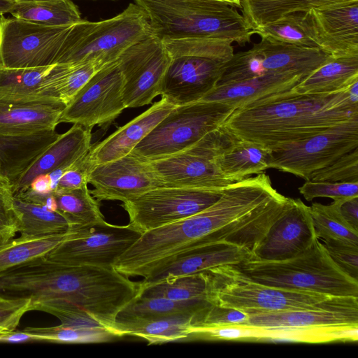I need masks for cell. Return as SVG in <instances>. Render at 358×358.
Segmentation results:
<instances>
[{
    "instance_id": "cell-42",
    "label": "cell",
    "mask_w": 358,
    "mask_h": 358,
    "mask_svg": "<svg viewBox=\"0 0 358 358\" xmlns=\"http://www.w3.org/2000/svg\"><path fill=\"white\" fill-rule=\"evenodd\" d=\"M254 31L261 38H268L299 47L319 49L300 22L297 12L289 13Z\"/></svg>"
},
{
    "instance_id": "cell-15",
    "label": "cell",
    "mask_w": 358,
    "mask_h": 358,
    "mask_svg": "<svg viewBox=\"0 0 358 358\" xmlns=\"http://www.w3.org/2000/svg\"><path fill=\"white\" fill-rule=\"evenodd\" d=\"M171 59L162 41L155 34L134 43L120 55L117 63L123 78L126 108L150 104L160 95Z\"/></svg>"
},
{
    "instance_id": "cell-26",
    "label": "cell",
    "mask_w": 358,
    "mask_h": 358,
    "mask_svg": "<svg viewBox=\"0 0 358 358\" xmlns=\"http://www.w3.org/2000/svg\"><path fill=\"white\" fill-rule=\"evenodd\" d=\"M66 106L59 101H0V136H27L55 131Z\"/></svg>"
},
{
    "instance_id": "cell-53",
    "label": "cell",
    "mask_w": 358,
    "mask_h": 358,
    "mask_svg": "<svg viewBox=\"0 0 358 358\" xmlns=\"http://www.w3.org/2000/svg\"><path fill=\"white\" fill-rule=\"evenodd\" d=\"M34 341H43L42 338L34 334L22 331H13L0 334V343H20Z\"/></svg>"
},
{
    "instance_id": "cell-23",
    "label": "cell",
    "mask_w": 358,
    "mask_h": 358,
    "mask_svg": "<svg viewBox=\"0 0 358 358\" xmlns=\"http://www.w3.org/2000/svg\"><path fill=\"white\" fill-rule=\"evenodd\" d=\"M175 107L162 98L102 141L92 145L88 152L91 164L106 163L130 153Z\"/></svg>"
},
{
    "instance_id": "cell-34",
    "label": "cell",
    "mask_w": 358,
    "mask_h": 358,
    "mask_svg": "<svg viewBox=\"0 0 358 358\" xmlns=\"http://www.w3.org/2000/svg\"><path fill=\"white\" fill-rule=\"evenodd\" d=\"M197 313L178 314L141 322L121 328L115 334L118 337H138L149 345L187 341L189 329L193 326Z\"/></svg>"
},
{
    "instance_id": "cell-35",
    "label": "cell",
    "mask_w": 358,
    "mask_h": 358,
    "mask_svg": "<svg viewBox=\"0 0 358 358\" xmlns=\"http://www.w3.org/2000/svg\"><path fill=\"white\" fill-rule=\"evenodd\" d=\"M108 64L97 61L54 64L48 81V96L67 105L97 71Z\"/></svg>"
},
{
    "instance_id": "cell-55",
    "label": "cell",
    "mask_w": 358,
    "mask_h": 358,
    "mask_svg": "<svg viewBox=\"0 0 358 358\" xmlns=\"http://www.w3.org/2000/svg\"><path fill=\"white\" fill-rule=\"evenodd\" d=\"M241 8V0H215Z\"/></svg>"
},
{
    "instance_id": "cell-9",
    "label": "cell",
    "mask_w": 358,
    "mask_h": 358,
    "mask_svg": "<svg viewBox=\"0 0 358 358\" xmlns=\"http://www.w3.org/2000/svg\"><path fill=\"white\" fill-rule=\"evenodd\" d=\"M234 110L214 101L176 106L131 152L152 160L182 151L221 127Z\"/></svg>"
},
{
    "instance_id": "cell-32",
    "label": "cell",
    "mask_w": 358,
    "mask_h": 358,
    "mask_svg": "<svg viewBox=\"0 0 358 358\" xmlns=\"http://www.w3.org/2000/svg\"><path fill=\"white\" fill-rule=\"evenodd\" d=\"M358 0H241L242 15L252 30L296 12L337 6Z\"/></svg>"
},
{
    "instance_id": "cell-40",
    "label": "cell",
    "mask_w": 358,
    "mask_h": 358,
    "mask_svg": "<svg viewBox=\"0 0 358 358\" xmlns=\"http://www.w3.org/2000/svg\"><path fill=\"white\" fill-rule=\"evenodd\" d=\"M308 207L318 239L358 245V231L343 218L335 201L329 205L315 202Z\"/></svg>"
},
{
    "instance_id": "cell-4",
    "label": "cell",
    "mask_w": 358,
    "mask_h": 358,
    "mask_svg": "<svg viewBox=\"0 0 358 358\" xmlns=\"http://www.w3.org/2000/svg\"><path fill=\"white\" fill-rule=\"evenodd\" d=\"M162 41L208 39L244 45L255 34L236 7L215 0H134Z\"/></svg>"
},
{
    "instance_id": "cell-8",
    "label": "cell",
    "mask_w": 358,
    "mask_h": 358,
    "mask_svg": "<svg viewBox=\"0 0 358 358\" xmlns=\"http://www.w3.org/2000/svg\"><path fill=\"white\" fill-rule=\"evenodd\" d=\"M236 139L222 125L182 151L146 161L159 187L222 190L235 182L222 173L216 157Z\"/></svg>"
},
{
    "instance_id": "cell-38",
    "label": "cell",
    "mask_w": 358,
    "mask_h": 358,
    "mask_svg": "<svg viewBox=\"0 0 358 358\" xmlns=\"http://www.w3.org/2000/svg\"><path fill=\"white\" fill-rule=\"evenodd\" d=\"M52 194L57 210L66 217L71 227L106 221L99 201L92 195L87 185L73 189L55 190Z\"/></svg>"
},
{
    "instance_id": "cell-13",
    "label": "cell",
    "mask_w": 358,
    "mask_h": 358,
    "mask_svg": "<svg viewBox=\"0 0 358 358\" xmlns=\"http://www.w3.org/2000/svg\"><path fill=\"white\" fill-rule=\"evenodd\" d=\"M71 25L48 26L0 16V68L56 64Z\"/></svg>"
},
{
    "instance_id": "cell-49",
    "label": "cell",
    "mask_w": 358,
    "mask_h": 358,
    "mask_svg": "<svg viewBox=\"0 0 358 358\" xmlns=\"http://www.w3.org/2000/svg\"><path fill=\"white\" fill-rule=\"evenodd\" d=\"M17 213L11 185L0 181V233L12 238L17 233Z\"/></svg>"
},
{
    "instance_id": "cell-46",
    "label": "cell",
    "mask_w": 358,
    "mask_h": 358,
    "mask_svg": "<svg viewBox=\"0 0 358 358\" xmlns=\"http://www.w3.org/2000/svg\"><path fill=\"white\" fill-rule=\"evenodd\" d=\"M249 315L241 310L210 304L196 315L192 327H216L243 324Z\"/></svg>"
},
{
    "instance_id": "cell-54",
    "label": "cell",
    "mask_w": 358,
    "mask_h": 358,
    "mask_svg": "<svg viewBox=\"0 0 358 358\" xmlns=\"http://www.w3.org/2000/svg\"><path fill=\"white\" fill-rule=\"evenodd\" d=\"M15 3V0H0V16L10 13Z\"/></svg>"
},
{
    "instance_id": "cell-6",
    "label": "cell",
    "mask_w": 358,
    "mask_h": 358,
    "mask_svg": "<svg viewBox=\"0 0 358 358\" xmlns=\"http://www.w3.org/2000/svg\"><path fill=\"white\" fill-rule=\"evenodd\" d=\"M154 34L148 18L136 3L110 19L86 20L71 25L56 64L113 63L129 47Z\"/></svg>"
},
{
    "instance_id": "cell-14",
    "label": "cell",
    "mask_w": 358,
    "mask_h": 358,
    "mask_svg": "<svg viewBox=\"0 0 358 358\" xmlns=\"http://www.w3.org/2000/svg\"><path fill=\"white\" fill-rule=\"evenodd\" d=\"M222 190L157 187L123 202L129 224L142 234L194 215L217 201Z\"/></svg>"
},
{
    "instance_id": "cell-27",
    "label": "cell",
    "mask_w": 358,
    "mask_h": 358,
    "mask_svg": "<svg viewBox=\"0 0 358 358\" xmlns=\"http://www.w3.org/2000/svg\"><path fill=\"white\" fill-rule=\"evenodd\" d=\"M59 136L55 131L27 136H0V181L13 185Z\"/></svg>"
},
{
    "instance_id": "cell-3",
    "label": "cell",
    "mask_w": 358,
    "mask_h": 358,
    "mask_svg": "<svg viewBox=\"0 0 358 358\" xmlns=\"http://www.w3.org/2000/svg\"><path fill=\"white\" fill-rule=\"evenodd\" d=\"M240 219L237 203L223 194L194 215L143 232L113 268L129 278L145 279L192 249L215 243H233L238 236Z\"/></svg>"
},
{
    "instance_id": "cell-33",
    "label": "cell",
    "mask_w": 358,
    "mask_h": 358,
    "mask_svg": "<svg viewBox=\"0 0 358 358\" xmlns=\"http://www.w3.org/2000/svg\"><path fill=\"white\" fill-rule=\"evenodd\" d=\"M10 13L17 19L54 27L68 26L83 20L71 0H15Z\"/></svg>"
},
{
    "instance_id": "cell-10",
    "label": "cell",
    "mask_w": 358,
    "mask_h": 358,
    "mask_svg": "<svg viewBox=\"0 0 358 358\" xmlns=\"http://www.w3.org/2000/svg\"><path fill=\"white\" fill-rule=\"evenodd\" d=\"M261 38L251 49L234 53L226 63L217 85L287 72L306 77L333 58L320 49L299 47L268 38Z\"/></svg>"
},
{
    "instance_id": "cell-11",
    "label": "cell",
    "mask_w": 358,
    "mask_h": 358,
    "mask_svg": "<svg viewBox=\"0 0 358 358\" xmlns=\"http://www.w3.org/2000/svg\"><path fill=\"white\" fill-rule=\"evenodd\" d=\"M141 234L129 223L116 225L105 221L71 227L65 238L45 257L68 265L113 268Z\"/></svg>"
},
{
    "instance_id": "cell-5",
    "label": "cell",
    "mask_w": 358,
    "mask_h": 358,
    "mask_svg": "<svg viewBox=\"0 0 358 358\" xmlns=\"http://www.w3.org/2000/svg\"><path fill=\"white\" fill-rule=\"evenodd\" d=\"M234 266L246 277L271 287L329 296H358V280L336 265L318 238L305 252L291 259H251Z\"/></svg>"
},
{
    "instance_id": "cell-41",
    "label": "cell",
    "mask_w": 358,
    "mask_h": 358,
    "mask_svg": "<svg viewBox=\"0 0 358 358\" xmlns=\"http://www.w3.org/2000/svg\"><path fill=\"white\" fill-rule=\"evenodd\" d=\"M23 330L40 336L43 341L58 343H101L118 338L102 327L64 324L54 327H29Z\"/></svg>"
},
{
    "instance_id": "cell-1",
    "label": "cell",
    "mask_w": 358,
    "mask_h": 358,
    "mask_svg": "<svg viewBox=\"0 0 358 358\" xmlns=\"http://www.w3.org/2000/svg\"><path fill=\"white\" fill-rule=\"evenodd\" d=\"M0 293L30 299L31 305L47 302L64 316L107 327L124 304L126 286L114 268L68 265L45 255L1 275Z\"/></svg>"
},
{
    "instance_id": "cell-19",
    "label": "cell",
    "mask_w": 358,
    "mask_h": 358,
    "mask_svg": "<svg viewBox=\"0 0 358 358\" xmlns=\"http://www.w3.org/2000/svg\"><path fill=\"white\" fill-rule=\"evenodd\" d=\"M228 61L194 55L172 57L160 95L175 106L199 101L220 80Z\"/></svg>"
},
{
    "instance_id": "cell-30",
    "label": "cell",
    "mask_w": 358,
    "mask_h": 358,
    "mask_svg": "<svg viewBox=\"0 0 358 358\" xmlns=\"http://www.w3.org/2000/svg\"><path fill=\"white\" fill-rule=\"evenodd\" d=\"M53 65L36 68H0V101H57L47 96L48 79Z\"/></svg>"
},
{
    "instance_id": "cell-12",
    "label": "cell",
    "mask_w": 358,
    "mask_h": 358,
    "mask_svg": "<svg viewBox=\"0 0 358 358\" xmlns=\"http://www.w3.org/2000/svg\"><path fill=\"white\" fill-rule=\"evenodd\" d=\"M358 148V118L329 127L304 139L272 148L269 168L306 180Z\"/></svg>"
},
{
    "instance_id": "cell-16",
    "label": "cell",
    "mask_w": 358,
    "mask_h": 358,
    "mask_svg": "<svg viewBox=\"0 0 358 358\" xmlns=\"http://www.w3.org/2000/svg\"><path fill=\"white\" fill-rule=\"evenodd\" d=\"M122 88L123 78L115 61L97 71L79 90L64 108L60 123L92 129L110 124L127 108Z\"/></svg>"
},
{
    "instance_id": "cell-36",
    "label": "cell",
    "mask_w": 358,
    "mask_h": 358,
    "mask_svg": "<svg viewBox=\"0 0 358 358\" xmlns=\"http://www.w3.org/2000/svg\"><path fill=\"white\" fill-rule=\"evenodd\" d=\"M17 232L22 236H43L66 233L71 225L57 210L14 196Z\"/></svg>"
},
{
    "instance_id": "cell-29",
    "label": "cell",
    "mask_w": 358,
    "mask_h": 358,
    "mask_svg": "<svg viewBox=\"0 0 358 358\" xmlns=\"http://www.w3.org/2000/svg\"><path fill=\"white\" fill-rule=\"evenodd\" d=\"M272 150L255 141L236 139L216 157L222 173L232 182H238L269 169Z\"/></svg>"
},
{
    "instance_id": "cell-51",
    "label": "cell",
    "mask_w": 358,
    "mask_h": 358,
    "mask_svg": "<svg viewBox=\"0 0 358 358\" xmlns=\"http://www.w3.org/2000/svg\"><path fill=\"white\" fill-rule=\"evenodd\" d=\"M343 218L358 231V196L334 200Z\"/></svg>"
},
{
    "instance_id": "cell-50",
    "label": "cell",
    "mask_w": 358,
    "mask_h": 358,
    "mask_svg": "<svg viewBox=\"0 0 358 358\" xmlns=\"http://www.w3.org/2000/svg\"><path fill=\"white\" fill-rule=\"evenodd\" d=\"M88 152L63 173L55 190L73 189L88 185V173L92 166L89 159Z\"/></svg>"
},
{
    "instance_id": "cell-21",
    "label": "cell",
    "mask_w": 358,
    "mask_h": 358,
    "mask_svg": "<svg viewBox=\"0 0 358 358\" xmlns=\"http://www.w3.org/2000/svg\"><path fill=\"white\" fill-rule=\"evenodd\" d=\"M243 324L265 328L358 327V296H329L308 309L255 313Z\"/></svg>"
},
{
    "instance_id": "cell-22",
    "label": "cell",
    "mask_w": 358,
    "mask_h": 358,
    "mask_svg": "<svg viewBox=\"0 0 358 358\" xmlns=\"http://www.w3.org/2000/svg\"><path fill=\"white\" fill-rule=\"evenodd\" d=\"M305 78L294 72L264 75L217 85L200 101L225 103L235 110L255 107L293 95L292 89Z\"/></svg>"
},
{
    "instance_id": "cell-47",
    "label": "cell",
    "mask_w": 358,
    "mask_h": 358,
    "mask_svg": "<svg viewBox=\"0 0 358 358\" xmlns=\"http://www.w3.org/2000/svg\"><path fill=\"white\" fill-rule=\"evenodd\" d=\"M322 244L336 265L358 280V245L336 241H322Z\"/></svg>"
},
{
    "instance_id": "cell-56",
    "label": "cell",
    "mask_w": 358,
    "mask_h": 358,
    "mask_svg": "<svg viewBox=\"0 0 358 358\" xmlns=\"http://www.w3.org/2000/svg\"><path fill=\"white\" fill-rule=\"evenodd\" d=\"M9 239H10V238H8V236H6V235L0 233V243H2Z\"/></svg>"
},
{
    "instance_id": "cell-31",
    "label": "cell",
    "mask_w": 358,
    "mask_h": 358,
    "mask_svg": "<svg viewBox=\"0 0 358 358\" xmlns=\"http://www.w3.org/2000/svg\"><path fill=\"white\" fill-rule=\"evenodd\" d=\"M358 80V55L332 58L303 78L292 91L299 94H330Z\"/></svg>"
},
{
    "instance_id": "cell-39",
    "label": "cell",
    "mask_w": 358,
    "mask_h": 358,
    "mask_svg": "<svg viewBox=\"0 0 358 358\" xmlns=\"http://www.w3.org/2000/svg\"><path fill=\"white\" fill-rule=\"evenodd\" d=\"M206 287L207 273L203 271L151 284H145L141 281L139 296L165 298L174 301L206 299Z\"/></svg>"
},
{
    "instance_id": "cell-44",
    "label": "cell",
    "mask_w": 358,
    "mask_h": 358,
    "mask_svg": "<svg viewBox=\"0 0 358 358\" xmlns=\"http://www.w3.org/2000/svg\"><path fill=\"white\" fill-rule=\"evenodd\" d=\"M309 180L332 182H358V148L343 155L310 177Z\"/></svg>"
},
{
    "instance_id": "cell-28",
    "label": "cell",
    "mask_w": 358,
    "mask_h": 358,
    "mask_svg": "<svg viewBox=\"0 0 358 358\" xmlns=\"http://www.w3.org/2000/svg\"><path fill=\"white\" fill-rule=\"evenodd\" d=\"M210 304L205 299L174 301L165 298L138 296L117 314L113 333L115 334L118 329L125 327L173 315L195 314Z\"/></svg>"
},
{
    "instance_id": "cell-43",
    "label": "cell",
    "mask_w": 358,
    "mask_h": 358,
    "mask_svg": "<svg viewBox=\"0 0 358 358\" xmlns=\"http://www.w3.org/2000/svg\"><path fill=\"white\" fill-rule=\"evenodd\" d=\"M171 57L194 55L229 61L234 55L232 43L208 39H182L162 41Z\"/></svg>"
},
{
    "instance_id": "cell-7",
    "label": "cell",
    "mask_w": 358,
    "mask_h": 358,
    "mask_svg": "<svg viewBox=\"0 0 358 358\" xmlns=\"http://www.w3.org/2000/svg\"><path fill=\"white\" fill-rule=\"evenodd\" d=\"M206 271V300L211 304L237 309L248 315L259 312L312 308L329 297L259 283L244 275L234 265L220 266Z\"/></svg>"
},
{
    "instance_id": "cell-24",
    "label": "cell",
    "mask_w": 358,
    "mask_h": 358,
    "mask_svg": "<svg viewBox=\"0 0 358 358\" xmlns=\"http://www.w3.org/2000/svg\"><path fill=\"white\" fill-rule=\"evenodd\" d=\"M92 128L73 126L59 137L11 185L14 196L24 191L37 176L59 169H68L92 148Z\"/></svg>"
},
{
    "instance_id": "cell-20",
    "label": "cell",
    "mask_w": 358,
    "mask_h": 358,
    "mask_svg": "<svg viewBox=\"0 0 358 358\" xmlns=\"http://www.w3.org/2000/svg\"><path fill=\"white\" fill-rule=\"evenodd\" d=\"M99 201H127L159 187L146 160L130 152L106 163L92 166L87 177Z\"/></svg>"
},
{
    "instance_id": "cell-45",
    "label": "cell",
    "mask_w": 358,
    "mask_h": 358,
    "mask_svg": "<svg viewBox=\"0 0 358 358\" xmlns=\"http://www.w3.org/2000/svg\"><path fill=\"white\" fill-rule=\"evenodd\" d=\"M299 191L308 201L317 197H328L334 201L358 196V182H332L306 180L302 186L299 187Z\"/></svg>"
},
{
    "instance_id": "cell-25",
    "label": "cell",
    "mask_w": 358,
    "mask_h": 358,
    "mask_svg": "<svg viewBox=\"0 0 358 358\" xmlns=\"http://www.w3.org/2000/svg\"><path fill=\"white\" fill-rule=\"evenodd\" d=\"M252 257L250 252L231 243L204 245L178 255L142 282L145 284L155 283L220 266L238 264Z\"/></svg>"
},
{
    "instance_id": "cell-18",
    "label": "cell",
    "mask_w": 358,
    "mask_h": 358,
    "mask_svg": "<svg viewBox=\"0 0 358 358\" xmlns=\"http://www.w3.org/2000/svg\"><path fill=\"white\" fill-rule=\"evenodd\" d=\"M317 239L309 207L299 199L287 197L282 213L262 238L252 259H291L310 248Z\"/></svg>"
},
{
    "instance_id": "cell-2",
    "label": "cell",
    "mask_w": 358,
    "mask_h": 358,
    "mask_svg": "<svg viewBox=\"0 0 358 358\" xmlns=\"http://www.w3.org/2000/svg\"><path fill=\"white\" fill-rule=\"evenodd\" d=\"M357 118L358 80L334 93L295 92L269 103L236 109L222 126L239 139L272 149Z\"/></svg>"
},
{
    "instance_id": "cell-52",
    "label": "cell",
    "mask_w": 358,
    "mask_h": 358,
    "mask_svg": "<svg viewBox=\"0 0 358 358\" xmlns=\"http://www.w3.org/2000/svg\"><path fill=\"white\" fill-rule=\"evenodd\" d=\"M24 192L36 194H47L53 192L52 184L50 176L45 173L36 177L31 181L29 187L22 192Z\"/></svg>"
},
{
    "instance_id": "cell-37",
    "label": "cell",
    "mask_w": 358,
    "mask_h": 358,
    "mask_svg": "<svg viewBox=\"0 0 358 358\" xmlns=\"http://www.w3.org/2000/svg\"><path fill=\"white\" fill-rule=\"evenodd\" d=\"M66 233L43 236L20 235L0 243V276L32 259L46 255L65 238Z\"/></svg>"
},
{
    "instance_id": "cell-48",
    "label": "cell",
    "mask_w": 358,
    "mask_h": 358,
    "mask_svg": "<svg viewBox=\"0 0 358 358\" xmlns=\"http://www.w3.org/2000/svg\"><path fill=\"white\" fill-rule=\"evenodd\" d=\"M30 310V299L10 297L0 293V334L15 331L22 316Z\"/></svg>"
},
{
    "instance_id": "cell-17",
    "label": "cell",
    "mask_w": 358,
    "mask_h": 358,
    "mask_svg": "<svg viewBox=\"0 0 358 358\" xmlns=\"http://www.w3.org/2000/svg\"><path fill=\"white\" fill-rule=\"evenodd\" d=\"M297 13L320 50L333 58L358 55V1Z\"/></svg>"
}]
</instances>
